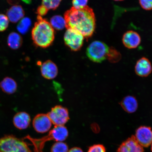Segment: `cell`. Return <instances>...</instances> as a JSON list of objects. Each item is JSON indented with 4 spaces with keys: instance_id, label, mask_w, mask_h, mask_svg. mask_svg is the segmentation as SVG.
I'll return each instance as SVG.
<instances>
[{
    "instance_id": "6da1fadb",
    "label": "cell",
    "mask_w": 152,
    "mask_h": 152,
    "mask_svg": "<svg viewBox=\"0 0 152 152\" xmlns=\"http://www.w3.org/2000/svg\"><path fill=\"white\" fill-rule=\"evenodd\" d=\"M66 28L76 30L88 39L92 37L96 27V18L93 10L87 6L81 9L73 7L64 15Z\"/></svg>"
},
{
    "instance_id": "7a4b0ae2",
    "label": "cell",
    "mask_w": 152,
    "mask_h": 152,
    "mask_svg": "<svg viewBox=\"0 0 152 152\" xmlns=\"http://www.w3.org/2000/svg\"><path fill=\"white\" fill-rule=\"evenodd\" d=\"M55 31L50 23L38 16L37 22L31 31V37L36 46L47 48L52 45L55 39Z\"/></svg>"
},
{
    "instance_id": "3957f363",
    "label": "cell",
    "mask_w": 152,
    "mask_h": 152,
    "mask_svg": "<svg viewBox=\"0 0 152 152\" xmlns=\"http://www.w3.org/2000/svg\"><path fill=\"white\" fill-rule=\"evenodd\" d=\"M68 136L67 128L63 126H56L50 131L47 136L40 138H33L29 135L26 136L24 139L28 140L34 146L35 152H43L45 142L49 140L62 142L65 140Z\"/></svg>"
},
{
    "instance_id": "277c9868",
    "label": "cell",
    "mask_w": 152,
    "mask_h": 152,
    "mask_svg": "<svg viewBox=\"0 0 152 152\" xmlns=\"http://www.w3.org/2000/svg\"><path fill=\"white\" fill-rule=\"evenodd\" d=\"M0 152H31L23 139L13 135H7L0 139Z\"/></svg>"
},
{
    "instance_id": "5b68a950",
    "label": "cell",
    "mask_w": 152,
    "mask_h": 152,
    "mask_svg": "<svg viewBox=\"0 0 152 152\" xmlns=\"http://www.w3.org/2000/svg\"><path fill=\"white\" fill-rule=\"evenodd\" d=\"M109 48L108 45L102 42L94 41L87 47V56L93 62L101 63L106 59Z\"/></svg>"
},
{
    "instance_id": "8992f818",
    "label": "cell",
    "mask_w": 152,
    "mask_h": 152,
    "mask_svg": "<svg viewBox=\"0 0 152 152\" xmlns=\"http://www.w3.org/2000/svg\"><path fill=\"white\" fill-rule=\"evenodd\" d=\"M84 37L76 30L66 28L64 34V40L65 45L73 51H79L82 47Z\"/></svg>"
},
{
    "instance_id": "52a82bcc",
    "label": "cell",
    "mask_w": 152,
    "mask_h": 152,
    "mask_svg": "<svg viewBox=\"0 0 152 152\" xmlns=\"http://www.w3.org/2000/svg\"><path fill=\"white\" fill-rule=\"evenodd\" d=\"M47 115L56 126H63L69 119L68 110L61 105L54 106Z\"/></svg>"
},
{
    "instance_id": "ba28073f",
    "label": "cell",
    "mask_w": 152,
    "mask_h": 152,
    "mask_svg": "<svg viewBox=\"0 0 152 152\" xmlns=\"http://www.w3.org/2000/svg\"><path fill=\"white\" fill-rule=\"evenodd\" d=\"M52 123L47 114H38L34 117L33 125L36 132L39 133L46 132L50 130Z\"/></svg>"
},
{
    "instance_id": "9c48e42d",
    "label": "cell",
    "mask_w": 152,
    "mask_h": 152,
    "mask_svg": "<svg viewBox=\"0 0 152 152\" xmlns=\"http://www.w3.org/2000/svg\"><path fill=\"white\" fill-rule=\"evenodd\" d=\"M136 140L142 147L148 148L152 143V130L150 127L141 126L136 131Z\"/></svg>"
},
{
    "instance_id": "30bf717a",
    "label": "cell",
    "mask_w": 152,
    "mask_h": 152,
    "mask_svg": "<svg viewBox=\"0 0 152 152\" xmlns=\"http://www.w3.org/2000/svg\"><path fill=\"white\" fill-rule=\"evenodd\" d=\"M122 41L123 44L129 49H135L140 44L141 39L137 32L129 30L124 34Z\"/></svg>"
},
{
    "instance_id": "8fae6325",
    "label": "cell",
    "mask_w": 152,
    "mask_h": 152,
    "mask_svg": "<svg viewBox=\"0 0 152 152\" xmlns=\"http://www.w3.org/2000/svg\"><path fill=\"white\" fill-rule=\"evenodd\" d=\"M143 147L132 135L124 141L117 149V152H144Z\"/></svg>"
},
{
    "instance_id": "7c38bea8",
    "label": "cell",
    "mask_w": 152,
    "mask_h": 152,
    "mask_svg": "<svg viewBox=\"0 0 152 152\" xmlns=\"http://www.w3.org/2000/svg\"><path fill=\"white\" fill-rule=\"evenodd\" d=\"M42 75L45 78L53 79L58 75V68L52 61L48 60L42 64L41 66Z\"/></svg>"
},
{
    "instance_id": "4fadbf2b",
    "label": "cell",
    "mask_w": 152,
    "mask_h": 152,
    "mask_svg": "<svg viewBox=\"0 0 152 152\" xmlns=\"http://www.w3.org/2000/svg\"><path fill=\"white\" fill-rule=\"evenodd\" d=\"M152 67L151 62L148 58L142 57L137 62L135 66V71L140 77H147L151 74Z\"/></svg>"
},
{
    "instance_id": "5bb4252c",
    "label": "cell",
    "mask_w": 152,
    "mask_h": 152,
    "mask_svg": "<svg viewBox=\"0 0 152 152\" xmlns=\"http://www.w3.org/2000/svg\"><path fill=\"white\" fill-rule=\"evenodd\" d=\"M31 121L30 115L26 112L17 113L13 118V123L16 128L24 130L28 128Z\"/></svg>"
},
{
    "instance_id": "9a60e30c",
    "label": "cell",
    "mask_w": 152,
    "mask_h": 152,
    "mask_svg": "<svg viewBox=\"0 0 152 152\" xmlns=\"http://www.w3.org/2000/svg\"><path fill=\"white\" fill-rule=\"evenodd\" d=\"M9 20L12 23H16L24 18L25 12L21 6H13L7 11L6 13Z\"/></svg>"
},
{
    "instance_id": "2e32d148",
    "label": "cell",
    "mask_w": 152,
    "mask_h": 152,
    "mask_svg": "<svg viewBox=\"0 0 152 152\" xmlns=\"http://www.w3.org/2000/svg\"><path fill=\"white\" fill-rule=\"evenodd\" d=\"M120 104L125 111L128 113H134L138 106L137 101L134 96H129L121 100Z\"/></svg>"
},
{
    "instance_id": "e0dca14e",
    "label": "cell",
    "mask_w": 152,
    "mask_h": 152,
    "mask_svg": "<svg viewBox=\"0 0 152 152\" xmlns=\"http://www.w3.org/2000/svg\"><path fill=\"white\" fill-rule=\"evenodd\" d=\"M0 87L4 92L8 94H12L16 91L17 84L14 79L7 77L0 83Z\"/></svg>"
},
{
    "instance_id": "ac0fdd59",
    "label": "cell",
    "mask_w": 152,
    "mask_h": 152,
    "mask_svg": "<svg viewBox=\"0 0 152 152\" xmlns=\"http://www.w3.org/2000/svg\"><path fill=\"white\" fill-rule=\"evenodd\" d=\"M7 43L10 48L17 50L22 46L23 39L20 34L16 32L10 34L7 39Z\"/></svg>"
},
{
    "instance_id": "d6986e66",
    "label": "cell",
    "mask_w": 152,
    "mask_h": 152,
    "mask_svg": "<svg viewBox=\"0 0 152 152\" xmlns=\"http://www.w3.org/2000/svg\"><path fill=\"white\" fill-rule=\"evenodd\" d=\"M50 23L54 29L61 30L66 28L65 19L60 15H55L51 18Z\"/></svg>"
},
{
    "instance_id": "ffe728a7",
    "label": "cell",
    "mask_w": 152,
    "mask_h": 152,
    "mask_svg": "<svg viewBox=\"0 0 152 152\" xmlns=\"http://www.w3.org/2000/svg\"><path fill=\"white\" fill-rule=\"evenodd\" d=\"M31 25V21L27 17L22 18L17 26L18 31L22 34H25L29 30Z\"/></svg>"
},
{
    "instance_id": "44dd1931",
    "label": "cell",
    "mask_w": 152,
    "mask_h": 152,
    "mask_svg": "<svg viewBox=\"0 0 152 152\" xmlns=\"http://www.w3.org/2000/svg\"><path fill=\"white\" fill-rule=\"evenodd\" d=\"M121 58V54L118 51L113 47L109 48L106 58L110 62L115 63L118 62Z\"/></svg>"
},
{
    "instance_id": "7402d4cb",
    "label": "cell",
    "mask_w": 152,
    "mask_h": 152,
    "mask_svg": "<svg viewBox=\"0 0 152 152\" xmlns=\"http://www.w3.org/2000/svg\"><path fill=\"white\" fill-rule=\"evenodd\" d=\"M68 147L65 142H58L54 143L51 148V152H68Z\"/></svg>"
},
{
    "instance_id": "603a6c76",
    "label": "cell",
    "mask_w": 152,
    "mask_h": 152,
    "mask_svg": "<svg viewBox=\"0 0 152 152\" xmlns=\"http://www.w3.org/2000/svg\"><path fill=\"white\" fill-rule=\"evenodd\" d=\"M62 0H42V5L49 10L56 9L59 7Z\"/></svg>"
},
{
    "instance_id": "cb8c5ba5",
    "label": "cell",
    "mask_w": 152,
    "mask_h": 152,
    "mask_svg": "<svg viewBox=\"0 0 152 152\" xmlns=\"http://www.w3.org/2000/svg\"><path fill=\"white\" fill-rule=\"evenodd\" d=\"M9 25V20L6 15L0 14V32H3L7 29Z\"/></svg>"
},
{
    "instance_id": "d4e9b609",
    "label": "cell",
    "mask_w": 152,
    "mask_h": 152,
    "mask_svg": "<svg viewBox=\"0 0 152 152\" xmlns=\"http://www.w3.org/2000/svg\"><path fill=\"white\" fill-rule=\"evenodd\" d=\"M88 0H73L72 3L73 8L76 9H81L87 6Z\"/></svg>"
},
{
    "instance_id": "484cf974",
    "label": "cell",
    "mask_w": 152,
    "mask_h": 152,
    "mask_svg": "<svg viewBox=\"0 0 152 152\" xmlns=\"http://www.w3.org/2000/svg\"><path fill=\"white\" fill-rule=\"evenodd\" d=\"M87 152H106V150L105 147L102 144H94L89 147Z\"/></svg>"
},
{
    "instance_id": "4316f807",
    "label": "cell",
    "mask_w": 152,
    "mask_h": 152,
    "mask_svg": "<svg viewBox=\"0 0 152 152\" xmlns=\"http://www.w3.org/2000/svg\"><path fill=\"white\" fill-rule=\"evenodd\" d=\"M140 4L142 9L149 11L152 10V0H139Z\"/></svg>"
},
{
    "instance_id": "83f0119b",
    "label": "cell",
    "mask_w": 152,
    "mask_h": 152,
    "mask_svg": "<svg viewBox=\"0 0 152 152\" xmlns=\"http://www.w3.org/2000/svg\"><path fill=\"white\" fill-rule=\"evenodd\" d=\"M49 10L44 6L42 4L38 7L37 10V13L38 16L42 17L46 15L48 12Z\"/></svg>"
},
{
    "instance_id": "f1b7e54d",
    "label": "cell",
    "mask_w": 152,
    "mask_h": 152,
    "mask_svg": "<svg viewBox=\"0 0 152 152\" xmlns=\"http://www.w3.org/2000/svg\"><path fill=\"white\" fill-rule=\"evenodd\" d=\"M20 1V0H7L9 4L13 6L18 4Z\"/></svg>"
},
{
    "instance_id": "f546056e",
    "label": "cell",
    "mask_w": 152,
    "mask_h": 152,
    "mask_svg": "<svg viewBox=\"0 0 152 152\" xmlns=\"http://www.w3.org/2000/svg\"><path fill=\"white\" fill-rule=\"evenodd\" d=\"M68 152H83L81 148L78 147H74L70 149Z\"/></svg>"
},
{
    "instance_id": "4dcf8cb0",
    "label": "cell",
    "mask_w": 152,
    "mask_h": 152,
    "mask_svg": "<svg viewBox=\"0 0 152 152\" xmlns=\"http://www.w3.org/2000/svg\"><path fill=\"white\" fill-rule=\"evenodd\" d=\"M21 1H23L25 3L28 4H31L32 1V0H21Z\"/></svg>"
},
{
    "instance_id": "1f68e13d",
    "label": "cell",
    "mask_w": 152,
    "mask_h": 152,
    "mask_svg": "<svg viewBox=\"0 0 152 152\" xmlns=\"http://www.w3.org/2000/svg\"><path fill=\"white\" fill-rule=\"evenodd\" d=\"M113 1H124V0H113Z\"/></svg>"
},
{
    "instance_id": "d6a6232c",
    "label": "cell",
    "mask_w": 152,
    "mask_h": 152,
    "mask_svg": "<svg viewBox=\"0 0 152 152\" xmlns=\"http://www.w3.org/2000/svg\"><path fill=\"white\" fill-rule=\"evenodd\" d=\"M151 151L152 152V143L151 144Z\"/></svg>"
}]
</instances>
